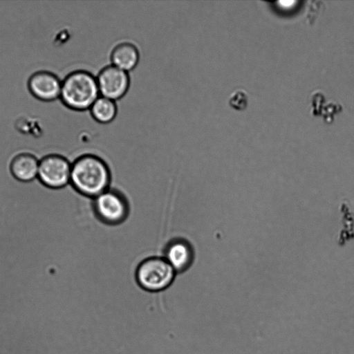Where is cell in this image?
Returning a JSON list of instances; mask_svg holds the SVG:
<instances>
[{
  "label": "cell",
  "instance_id": "1",
  "mask_svg": "<svg viewBox=\"0 0 354 354\" xmlns=\"http://www.w3.org/2000/svg\"><path fill=\"white\" fill-rule=\"evenodd\" d=\"M111 172L106 162L95 154H84L71 165L70 183L80 194L95 198L110 187Z\"/></svg>",
  "mask_w": 354,
  "mask_h": 354
},
{
  "label": "cell",
  "instance_id": "2",
  "mask_svg": "<svg viewBox=\"0 0 354 354\" xmlns=\"http://www.w3.org/2000/svg\"><path fill=\"white\" fill-rule=\"evenodd\" d=\"M100 95L96 76L87 71L71 72L62 81L60 99L72 110H89Z\"/></svg>",
  "mask_w": 354,
  "mask_h": 354
},
{
  "label": "cell",
  "instance_id": "3",
  "mask_svg": "<svg viewBox=\"0 0 354 354\" xmlns=\"http://www.w3.org/2000/svg\"><path fill=\"white\" fill-rule=\"evenodd\" d=\"M176 272L162 257H150L137 266L135 278L145 291L158 292L168 288L174 282Z\"/></svg>",
  "mask_w": 354,
  "mask_h": 354
},
{
  "label": "cell",
  "instance_id": "4",
  "mask_svg": "<svg viewBox=\"0 0 354 354\" xmlns=\"http://www.w3.org/2000/svg\"><path fill=\"white\" fill-rule=\"evenodd\" d=\"M92 208L96 218L109 225L122 223L129 214V205L126 197L119 191L111 188L93 198Z\"/></svg>",
  "mask_w": 354,
  "mask_h": 354
},
{
  "label": "cell",
  "instance_id": "5",
  "mask_svg": "<svg viewBox=\"0 0 354 354\" xmlns=\"http://www.w3.org/2000/svg\"><path fill=\"white\" fill-rule=\"evenodd\" d=\"M71 165L64 156L51 154L39 160L38 178L47 187L59 189L70 183Z\"/></svg>",
  "mask_w": 354,
  "mask_h": 354
},
{
  "label": "cell",
  "instance_id": "6",
  "mask_svg": "<svg viewBox=\"0 0 354 354\" xmlns=\"http://www.w3.org/2000/svg\"><path fill=\"white\" fill-rule=\"evenodd\" d=\"M96 80L100 95L113 101L124 97L130 86L129 73L112 64L103 67Z\"/></svg>",
  "mask_w": 354,
  "mask_h": 354
},
{
  "label": "cell",
  "instance_id": "7",
  "mask_svg": "<svg viewBox=\"0 0 354 354\" xmlns=\"http://www.w3.org/2000/svg\"><path fill=\"white\" fill-rule=\"evenodd\" d=\"M28 87L37 99L50 102L60 97L62 81L51 72L37 71L29 77Z\"/></svg>",
  "mask_w": 354,
  "mask_h": 354
},
{
  "label": "cell",
  "instance_id": "8",
  "mask_svg": "<svg viewBox=\"0 0 354 354\" xmlns=\"http://www.w3.org/2000/svg\"><path fill=\"white\" fill-rule=\"evenodd\" d=\"M177 273L187 270L193 263L194 250L191 243L185 239H171L164 249V257Z\"/></svg>",
  "mask_w": 354,
  "mask_h": 354
},
{
  "label": "cell",
  "instance_id": "9",
  "mask_svg": "<svg viewBox=\"0 0 354 354\" xmlns=\"http://www.w3.org/2000/svg\"><path fill=\"white\" fill-rule=\"evenodd\" d=\"M140 59L137 46L129 41L115 44L110 53L111 64L129 72L136 68Z\"/></svg>",
  "mask_w": 354,
  "mask_h": 354
},
{
  "label": "cell",
  "instance_id": "10",
  "mask_svg": "<svg viewBox=\"0 0 354 354\" xmlns=\"http://www.w3.org/2000/svg\"><path fill=\"white\" fill-rule=\"evenodd\" d=\"M39 161L32 154L22 153L15 156L10 165L13 177L21 182H29L38 175Z\"/></svg>",
  "mask_w": 354,
  "mask_h": 354
},
{
  "label": "cell",
  "instance_id": "11",
  "mask_svg": "<svg viewBox=\"0 0 354 354\" xmlns=\"http://www.w3.org/2000/svg\"><path fill=\"white\" fill-rule=\"evenodd\" d=\"M89 111L96 122L108 124L115 118L118 107L115 101L100 95L89 109Z\"/></svg>",
  "mask_w": 354,
  "mask_h": 354
},
{
  "label": "cell",
  "instance_id": "12",
  "mask_svg": "<svg viewBox=\"0 0 354 354\" xmlns=\"http://www.w3.org/2000/svg\"><path fill=\"white\" fill-rule=\"evenodd\" d=\"M228 104L230 106L236 111L245 110L248 104V95L243 89H239L234 91L229 98Z\"/></svg>",
  "mask_w": 354,
  "mask_h": 354
}]
</instances>
